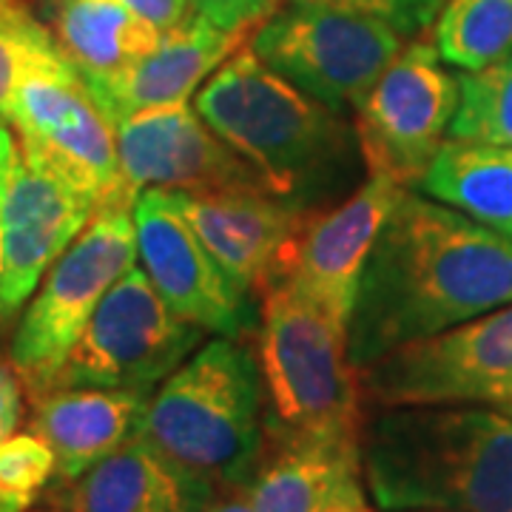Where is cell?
I'll list each match as a JSON object with an SVG mask.
<instances>
[{"label": "cell", "mask_w": 512, "mask_h": 512, "mask_svg": "<svg viewBox=\"0 0 512 512\" xmlns=\"http://www.w3.org/2000/svg\"><path fill=\"white\" fill-rule=\"evenodd\" d=\"M94 211L86 197L32 163L18 131L0 120V319L32 299Z\"/></svg>", "instance_id": "12"}, {"label": "cell", "mask_w": 512, "mask_h": 512, "mask_svg": "<svg viewBox=\"0 0 512 512\" xmlns=\"http://www.w3.org/2000/svg\"><path fill=\"white\" fill-rule=\"evenodd\" d=\"M254 350L268 444H359L365 399L348 333L288 282L259 299Z\"/></svg>", "instance_id": "5"}, {"label": "cell", "mask_w": 512, "mask_h": 512, "mask_svg": "<svg viewBox=\"0 0 512 512\" xmlns=\"http://www.w3.org/2000/svg\"><path fill=\"white\" fill-rule=\"evenodd\" d=\"M37 12L86 80L126 69L163 40L160 29L131 15L117 0H37Z\"/></svg>", "instance_id": "21"}, {"label": "cell", "mask_w": 512, "mask_h": 512, "mask_svg": "<svg viewBox=\"0 0 512 512\" xmlns=\"http://www.w3.org/2000/svg\"><path fill=\"white\" fill-rule=\"evenodd\" d=\"M117 3L123 9H128L131 15L146 20L148 26L160 29L163 35L180 29V26H185L188 20L197 15L191 0H117Z\"/></svg>", "instance_id": "29"}, {"label": "cell", "mask_w": 512, "mask_h": 512, "mask_svg": "<svg viewBox=\"0 0 512 512\" xmlns=\"http://www.w3.org/2000/svg\"><path fill=\"white\" fill-rule=\"evenodd\" d=\"M0 512H20L18 507H12V504H6V501H0Z\"/></svg>", "instance_id": "33"}, {"label": "cell", "mask_w": 512, "mask_h": 512, "mask_svg": "<svg viewBox=\"0 0 512 512\" xmlns=\"http://www.w3.org/2000/svg\"><path fill=\"white\" fill-rule=\"evenodd\" d=\"M131 211V205L97 208L26 302L9 345V365L18 370L29 399L52 387L100 299L128 268L137 265L140 256Z\"/></svg>", "instance_id": "6"}, {"label": "cell", "mask_w": 512, "mask_h": 512, "mask_svg": "<svg viewBox=\"0 0 512 512\" xmlns=\"http://www.w3.org/2000/svg\"><path fill=\"white\" fill-rule=\"evenodd\" d=\"M205 339L208 333L171 311L146 271L134 265L100 299L49 390L117 387L154 393Z\"/></svg>", "instance_id": "9"}, {"label": "cell", "mask_w": 512, "mask_h": 512, "mask_svg": "<svg viewBox=\"0 0 512 512\" xmlns=\"http://www.w3.org/2000/svg\"><path fill=\"white\" fill-rule=\"evenodd\" d=\"M262 376L254 339L208 336L148 402L140 439L220 495L262 464Z\"/></svg>", "instance_id": "4"}, {"label": "cell", "mask_w": 512, "mask_h": 512, "mask_svg": "<svg viewBox=\"0 0 512 512\" xmlns=\"http://www.w3.org/2000/svg\"><path fill=\"white\" fill-rule=\"evenodd\" d=\"M202 512H254V504H251L248 487H234V490L214 495V501Z\"/></svg>", "instance_id": "31"}, {"label": "cell", "mask_w": 512, "mask_h": 512, "mask_svg": "<svg viewBox=\"0 0 512 512\" xmlns=\"http://www.w3.org/2000/svg\"><path fill=\"white\" fill-rule=\"evenodd\" d=\"M370 407L512 402V302L384 353L359 370Z\"/></svg>", "instance_id": "10"}, {"label": "cell", "mask_w": 512, "mask_h": 512, "mask_svg": "<svg viewBox=\"0 0 512 512\" xmlns=\"http://www.w3.org/2000/svg\"><path fill=\"white\" fill-rule=\"evenodd\" d=\"M447 140L512 146V52L458 77V109Z\"/></svg>", "instance_id": "24"}, {"label": "cell", "mask_w": 512, "mask_h": 512, "mask_svg": "<svg viewBox=\"0 0 512 512\" xmlns=\"http://www.w3.org/2000/svg\"><path fill=\"white\" fill-rule=\"evenodd\" d=\"M57 461L52 447L35 430L0 439V501L29 510L55 481Z\"/></svg>", "instance_id": "26"}, {"label": "cell", "mask_w": 512, "mask_h": 512, "mask_svg": "<svg viewBox=\"0 0 512 512\" xmlns=\"http://www.w3.org/2000/svg\"><path fill=\"white\" fill-rule=\"evenodd\" d=\"M402 46L382 20L311 0H293L251 37L265 66L336 114L362 106Z\"/></svg>", "instance_id": "8"}, {"label": "cell", "mask_w": 512, "mask_h": 512, "mask_svg": "<svg viewBox=\"0 0 512 512\" xmlns=\"http://www.w3.org/2000/svg\"><path fill=\"white\" fill-rule=\"evenodd\" d=\"M194 109L271 194L316 208L350 171L353 128L242 46L194 94Z\"/></svg>", "instance_id": "3"}, {"label": "cell", "mask_w": 512, "mask_h": 512, "mask_svg": "<svg viewBox=\"0 0 512 512\" xmlns=\"http://www.w3.org/2000/svg\"><path fill=\"white\" fill-rule=\"evenodd\" d=\"M359 458L376 510L512 512V416L504 407H370Z\"/></svg>", "instance_id": "2"}, {"label": "cell", "mask_w": 512, "mask_h": 512, "mask_svg": "<svg viewBox=\"0 0 512 512\" xmlns=\"http://www.w3.org/2000/svg\"><path fill=\"white\" fill-rule=\"evenodd\" d=\"M137 256L165 305L208 336L254 339L259 302L208 254L174 191L146 188L134 202Z\"/></svg>", "instance_id": "13"}, {"label": "cell", "mask_w": 512, "mask_h": 512, "mask_svg": "<svg viewBox=\"0 0 512 512\" xmlns=\"http://www.w3.org/2000/svg\"><path fill=\"white\" fill-rule=\"evenodd\" d=\"M9 126L18 131L26 157L55 174L94 208L131 205L114 126L97 109L83 74L55 46L32 60L20 77Z\"/></svg>", "instance_id": "7"}, {"label": "cell", "mask_w": 512, "mask_h": 512, "mask_svg": "<svg viewBox=\"0 0 512 512\" xmlns=\"http://www.w3.org/2000/svg\"><path fill=\"white\" fill-rule=\"evenodd\" d=\"M404 191L384 177H367L339 205L316 211L305 228L288 285L345 333L367 256Z\"/></svg>", "instance_id": "16"}, {"label": "cell", "mask_w": 512, "mask_h": 512, "mask_svg": "<svg viewBox=\"0 0 512 512\" xmlns=\"http://www.w3.org/2000/svg\"><path fill=\"white\" fill-rule=\"evenodd\" d=\"M348 512H376V510H370L367 504H362V507H353V510H348Z\"/></svg>", "instance_id": "34"}, {"label": "cell", "mask_w": 512, "mask_h": 512, "mask_svg": "<svg viewBox=\"0 0 512 512\" xmlns=\"http://www.w3.org/2000/svg\"><path fill=\"white\" fill-rule=\"evenodd\" d=\"M504 410H507V413H510V416H512V402H510V404H504Z\"/></svg>", "instance_id": "35"}, {"label": "cell", "mask_w": 512, "mask_h": 512, "mask_svg": "<svg viewBox=\"0 0 512 512\" xmlns=\"http://www.w3.org/2000/svg\"><path fill=\"white\" fill-rule=\"evenodd\" d=\"M512 302V239L444 202H396L367 256L350 313V362L384 353Z\"/></svg>", "instance_id": "1"}, {"label": "cell", "mask_w": 512, "mask_h": 512, "mask_svg": "<svg viewBox=\"0 0 512 512\" xmlns=\"http://www.w3.org/2000/svg\"><path fill=\"white\" fill-rule=\"evenodd\" d=\"M419 188L512 239V146L447 140Z\"/></svg>", "instance_id": "22"}, {"label": "cell", "mask_w": 512, "mask_h": 512, "mask_svg": "<svg viewBox=\"0 0 512 512\" xmlns=\"http://www.w3.org/2000/svg\"><path fill=\"white\" fill-rule=\"evenodd\" d=\"M23 382L18 370L0 362V439L12 436L23 419Z\"/></svg>", "instance_id": "30"}, {"label": "cell", "mask_w": 512, "mask_h": 512, "mask_svg": "<svg viewBox=\"0 0 512 512\" xmlns=\"http://www.w3.org/2000/svg\"><path fill=\"white\" fill-rule=\"evenodd\" d=\"M458 109V77L436 43L413 37L376 80L356 114V148L367 177L419 188L450 137Z\"/></svg>", "instance_id": "11"}, {"label": "cell", "mask_w": 512, "mask_h": 512, "mask_svg": "<svg viewBox=\"0 0 512 512\" xmlns=\"http://www.w3.org/2000/svg\"><path fill=\"white\" fill-rule=\"evenodd\" d=\"M433 26L441 60L461 72L512 52V0H447Z\"/></svg>", "instance_id": "23"}, {"label": "cell", "mask_w": 512, "mask_h": 512, "mask_svg": "<svg viewBox=\"0 0 512 512\" xmlns=\"http://www.w3.org/2000/svg\"><path fill=\"white\" fill-rule=\"evenodd\" d=\"M311 3H328L336 9L382 20L402 37H421L436 23L447 0H311Z\"/></svg>", "instance_id": "27"}, {"label": "cell", "mask_w": 512, "mask_h": 512, "mask_svg": "<svg viewBox=\"0 0 512 512\" xmlns=\"http://www.w3.org/2000/svg\"><path fill=\"white\" fill-rule=\"evenodd\" d=\"M191 6L208 23L228 32H242L259 29L279 9V0H191Z\"/></svg>", "instance_id": "28"}, {"label": "cell", "mask_w": 512, "mask_h": 512, "mask_svg": "<svg viewBox=\"0 0 512 512\" xmlns=\"http://www.w3.org/2000/svg\"><path fill=\"white\" fill-rule=\"evenodd\" d=\"M148 402L151 393L117 387H63L35 396L29 430L52 447L57 484H72L137 439Z\"/></svg>", "instance_id": "18"}, {"label": "cell", "mask_w": 512, "mask_h": 512, "mask_svg": "<svg viewBox=\"0 0 512 512\" xmlns=\"http://www.w3.org/2000/svg\"><path fill=\"white\" fill-rule=\"evenodd\" d=\"M177 202L208 254L256 302L291 279L305 228L319 211L265 191L177 194Z\"/></svg>", "instance_id": "15"}, {"label": "cell", "mask_w": 512, "mask_h": 512, "mask_svg": "<svg viewBox=\"0 0 512 512\" xmlns=\"http://www.w3.org/2000/svg\"><path fill=\"white\" fill-rule=\"evenodd\" d=\"M55 46L52 32L29 6L20 0H0V120L9 123L20 77L32 60Z\"/></svg>", "instance_id": "25"}, {"label": "cell", "mask_w": 512, "mask_h": 512, "mask_svg": "<svg viewBox=\"0 0 512 512\" xmlns=\"http://www.w3.org/2000/svg\"><path fill=\"white\" fill-rule=\"evenodd\" d=\"M254 512H348L367 504L359 444H268L248 484Z\"/></svg>", "instance_id": "19"}, {"label": "cell", "mask_w": 512, "mask_h": 512, "mask_svg": "<svg viewBox=\"0 0 512 512\" xmlns=\"http://www.w3.org/2000/svg\"><path fill=\"white\" fill-rule=\"evenodd\" d=\"M256 29L228 32L200 15L168 32L160 46L109 77L86 80L89 94L111 126L154 106L191 100L231 55L251 43Z\"/></svg>", "instance_id": "17"}, {"label": "cell", "mask_w": 512, "mask_h": 512, "mask_svg": "<svg viewBox=\"0 0 512 512\" xmlns=\"http://www.w3.org/2000/svg\"><path fill=\"white\" fill-rule=\"evenodd\" d=\"M23 512H74V510H72V504H69V498L63 495V490H60L57 484H49V490L40 495L29 510H23Z\"/></svg>", "instance_id": "32"}, {"label": "cell", "mask_w": 512, "mask_h": 512, "mask_svg": "<svg viewBox=\"0 0 512 512\" xmlns=\"http://www.w3.org/2000/svg\"><path fill=\"white\" fill-rule=\"evenodd\" d=\"M57 487L74 512H202L217 495L140 436Z\"/></svg>", "instance_id": "20"}, {"label": "cell", "mask_w": 512, "mask_h": 512, "mask_svg": "<svg viewBox=\"0 0 512 512\" xmlns=\"http://www.w3.org/2000/svg\"><path fill=\"white\" fill-rule=\"evenodd\" d=\"M126 185L177 194H254L271 188L202 120L191 100L154 106L114 126Z\"/></svg>", "instance_id": "14"}]
</instances>
